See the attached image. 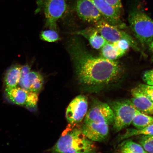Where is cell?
<instances>
[{
  "mask_svg": "<svg viewBox=\"0 0 153 153\" xmlns=\"http://www.w3.org/2000/svg\"><path fill=\"white\" fill-rule=\"evenodd\" d=\"M101 49V57L109 60H116L126 53L120 51L114 43L108 42Z\"/></svg>",
  "mask_w": 153,
  "mask_h": 153,
  "instance_id": "16",
  "label": "cell"
},
{
  "mask_svg": "<svg viewBox=\"0 0 153 153\" xmlns=\"http://www.w3.org/2000/svg\"><path fill=\"white\" fill-rule=\"evenodd\" d=\"M76 124H70L63 132L56 144L51 149L55 153L95 152L96 147Z\"/></svg>",
  "mask_w": 153,
  "mask_h": 153,
  "instance_id": "2",
  "label": "cell"
},
{
  "mask_svg": "<svg viewBox=\"0 0 153 153\" xmlns=\"http://www.w3.org/2000/svg\"><path fill=\"white\" fill-rule=\"evenodd\" d=\"M140 91L153 101V86L141 84L137 87Z\"/></svg>",
  "mask_w": 153,
  "mask_h": 153,
  "instance_id": "24",
  "label": "cell"
},
{
  "mask_svg": "<svg viewBox=\"0 0 153 153\" xmlns=\"http://www.w3.org/2000/svg\"><path fill=\"white\" fill-rule=\"evenodd\" d=\"M98 10L103 18L109 23L120 29L125 28L126 25L122 22L120 15L105 0H88Z\"/></svg>",
  "mask_w": 153,
  "mask_h": 153,
  "instance_id": "10",
  "label": "cell"
},
{
  "mask_svg": "<svg viewBox=\"0 0 153 153\" xmlns=\"http://www.w3.org/2000/svg\"><path fill=\"white\" fill-rule=\"evenodd\" d=\"M131 124L136 128L142 129L153 124V117L142 113L139 111L136 114Z\"/></svg>",
  "mask_w": 153,
  "mask_h": 153,
  "instance_id": "17",
  "label": "cell"
},
{
  "mask_svg": "<svg viewBox=\"0 0 153 153\" xmlns=\"http://www.w3.org/2000/svg\"><path fill=\"white\" fill-rule=\"evenodd\" d=\"M114 114L110 105L98 100L93 101L91 108L88 111L84 122L97 124H113Z\"/></svg>",
  "mask_w": 153,
  "mask_h": 153,
  "instance_id": "6",
  "label": "cell"
},
{
  "mask_svg": "<svg viewBox=\"0 0 153 153\" xmlns=\"http://www.w3.org/2000/svg\"><path fill=\"white\" fill-rule=\"evenodd\" d=\"M113 43L120 51L125 53L128 50L130 47H131V45L128 41L125 39L120 40Z\"/></svg>",
  "mask_w": 153,
  "mask_h": 153,
  "instance_id": "25",
  "label": "cell"
},
{
  "mask_svg": "<svg viewBox=\"0 0 153 153\" xmlns=\"http://www.w3.org/2000/svg\"><path fill=\"white\" fill-rule=\"evenodd\" d=\"M139 135H153V124L142 129H127L125 132L120 135L118 139L122 141Z\"/></svg>",
  "mask_w": 153,
  "mask_h": 153,
  "instance_id": "19",
  "label": "cell"
},
{
  "mask_svg": "<svg viewBox=\"0 0 153 153\" xmlns=\"http://www.w3.org/2000/svg\"><path fill=\"white\" fill-rule=\"evenodd\" d=\"M115 10L118 14L120 15L122 10L121 0H105Z\"/></svg>",
  "mask_w": 153,
  "mask_h": 153,
  "instance_id": "26",
  "label": "cell"
},
{
  "mask_svg": "<svg viewBox=\"0 0 153 153\" xmlns=\"http://www.w3.org/2000/svg\"><path fill=\"white\" fill-rule=\"evenodd\" d=\"M22 66L15 65L7 71L5 74L4 82L5 88H10L17 87L20 82Z\"/></svg>",
  "mask_w": 153,
  "mask_h": 153,
  "instance_id": "15",
  "label": "cell"
},
{
  "mask_svg": "<svg viewBox=\"0 0 153 153\" xmlns=\"http://www.w3.org/2000/svg\"><path fill=\"white\" fill-rule=\"evenodd\" d=\"M110 106L114 114L113 124L116 132L128 127L131 124L134 116L140 111L129 100L114 101L111 102Z\"/></svg>",
  "mask_w": 153,
  "mask_h": 153,
  "instance_id": "4",
  "label": "cell"
},
{
  "mask_svg": "<svg viewBox=\"0 0 153 153\" xmlns=\"http://www.w3.org/2000/svg\"><path fill=\"white\" fill-rule=\"evenodd\" d=\"M38 93L28 91L27 98L25 105L29 108H34L37 106L38 100Z\"/></svg>",
  "mask_w": 153,
  "mask_h": 153,
  "instance_id": "23",
  "label": "cell"
},
{
  "mask_svg": "<svg viewBox=\"0 0 153 153\" xmlns=\"http://www.w3.org/2000/svg\"><path fill=\"white\" fill-rule=\"evenodd\" d=\"M139 143L147 152L153 153V135L141 136Z\"/></svg>",
  "mask_w": 153,
  "mask_h": 153,
  "instance_id": "22",
  "label": "cell"
},
{
  "mask_svg": "<svg viewBox=\"0 0 153 153\" xmlns=\"http://www.w3.org/2000/svg\"><path fill=\"white\" fill-rule=\"evenodd\" d=\"M68 51L78 82L88 90L108 87L123 75L124 69L119 62L94 56L76 38L70 41Z\"/></svg>",
  "mask_w": 153,
  "mask_h": 153,
  "instance_id": "1",
  "label": "cell"
},
{
  "mask_svg": "<svg viewBox=\"0 0 153 153\" xmlns=\"http://www.w3.org/2000/svg\"><path fill=\"white\" fill-rule=\"evenodd\" d=\"M40 38L43 41L48 42H55L60 39L56 30L52 29L44 30L40 34Z\"/></svg>",
  "mask_w": 153,
  "mask_h": 153,
  "instance_id": "21",
  "label": "cell"
},
{
  "mask_svg": "<svg viewBox=\"0 0 153 153\" xmlns=\"http://www.w3.org/2000/svg\"><path fill=\"white\" fill-rule=\"evenodd\" d=\"M118 152L124 153H147L140 144L131 140L124 141L118 147Z\"/></svg>",
  "mask_w": 153,
  "mask_h": 153,
  "instance_id": "18",
  "label": "cell"
},
{
  "mask_svg": "<svg viewBox=\"0 0 153 153\" xmlns=\"http://www.w3.org/2000/svg\"><path fill=\"white\" fill-rule=\"evenodd\" d=\"M95 25L99 33L109 42L113 43L120 40L125 39L128 41L131 47L134 49L140 51L136 42L131 36L121 29L109 23L104 19Z\"/></svg>",
  "mask_w": 153,
  "mask_h": 153,
  "instance_id": "5",
  "label": "cell"
},
{
  "mask_svg": "<svg viewBox=\"0 0 153 153\" xmlns=\"http://www.w3.org/2000/svg\"><path fill=\"white\" fill-rule=\"evenodd\" d=\"M131 93L132 97L130 100L137 110L153 115V101L141 93L137 87L132 89Z\"/></svg>",
  "mask_w": 153,
  "mask_h": 153,
  "instance_id": "13",
  "label": "cell"
},
{
  "mask_svg": "<svg viewBox=\"0 0 153 153\" xmlns=\"http://www.w3.org/2000/svg\"><path fill=\"white\" fill-rule=\"evenodd\" d=\"M87 39L93 48L99 49L101 48L108 41L99 33L97 29L94 28Z\"/></svg>",
  "mask_w": 153,
  "mask_h": 153,
  "instance_id": "20",
  "label": "cell"
},
{
  "mask_svg": "<svg viewBox=\"0 0 153 153\" xmlns=\"http://www.w3.org/2000/svg\"><path fill=\"white\" fill-rule=\"evenodd\" d=\"M40 6L42 5L45 15L46 25L51 29L56 30V22L65 12L66 0H39Z\"/></svg>",
  "mask_w": 153,
  "mask_h": 153,
  "instance_id": "7",
  "label": "cell"
},
{
  "mask_svg": "<svg viewBox=\"0 0 153 153\" xmlns=\"http://www.w3.org/2000/svg\"><path fill=\"white\" fill-rule=\"evenodd\" d=\"M109 126L107 123L84 122L80 128L84 134L90 140L101 142L105 140L108 136Z\"/></svg>",
  "mask_w": 153,
  "mask_h": 153,
  "instance_id": "11",
  "label": "cell"
},
{
  "mask_svg": "<svg viewBox=\"0 0 153 153\" xmlns=\"http://www.w3.org/2000/svg\"><path fill=\"white\" fill-rule=\"evenodd\" d=\"M76 10L80 18L91 24L95 25L104 19L96 7L88 0H77Z\"/></svg>",
  "mask_w": 153,
  "mask_h": 153,
  "instance_id": "9",
  "label": "cell"
},
{
  "mask_svg": "<svg viewBox=\"0 0 153 153\" xmlns=\"http://www.w3.org/2000/svg\"><path fill=\"white\" fill-rule=\"evenodd\" d=\"M128 21L134 35L143 45H149L153 40V20L143 11L133 10Z\"/></svg>",
  "mask_w": 153,
  "mask_h": 153,
  "instance_id": "3",
  "label": "cell"
},
{
  "mask_svg": "<svg viewBox=\"0 0 153 153\" xmlns=\"http://www.w3.org/2000/svg\"><path fill=\"white\" fill-rule=\"evenodd\" d=\"M143 79L146 85L153 86V69L145 72L143 74Z\"/></svg>",
  "mask_w": 153,
  "mask_h": 153,
  "instance_id": "27",
  "label": "cell"
},
{
  "mask_svg": "<svg viewBox=\"0 0 153 153\" xmlns=\"http://www.w3.org/2000/svg\"><path fill=\"white\" fill-rule=\"evenodd\" d=\"M5 94L7 98L14 104L19 105L25 104L28 91L22 88H5Z\"/></svg>",
  "mask_w": 153,
  "mask_h": 153,
  "instance_id": "14",
  "label": "cell"
},
{
  "mask_svg": "<svg viewBox=\"0 0 153 153\" xmlns=\"http://www.w3.org/2000/svg\"><path fill=\"white\" fill-rule=\"evenodd\" d=\"M149 47L150 51L152 53L153 57V40L152 42L150 44V45H149Z\"/></svg>",
  "mask_w": 153,
  "mask_h": 153,
  "instance_id": "28",
  "label": "cell"
},
{
  "mask_svg": "<svg viewBox=\"0 0 153 153\" xmlns=\"http://www.w3.org/2000/svg\"><path fill=\"white\" fill-rule=\"evenodd\" d=\"M19 84L27 91L38 93L42 89L43 78L39 72L30 71L26 75L21 76Z\"/></svg>",
  "mask_w": 153,
  "mask_h": 153,
  "instance_id": "12",
  "label": "cell"
},
{
  "mask_svg": "<svg viewBox=\"0 0 153 153\" xmlns=\"http://www.w3.org/2000/svg\"><path fill=\"white\" fill-rule=\"evenodd\" d=\"M88 106L85 96L79 95L74 98L67 108L66 117L68 123L76 124L81 122L87 114Z\"/></svg>",
  "mask_w": 153,
  "mask_h": 153,
  "instance_id": "8",
  "label": "cell"
}]
</instances>
